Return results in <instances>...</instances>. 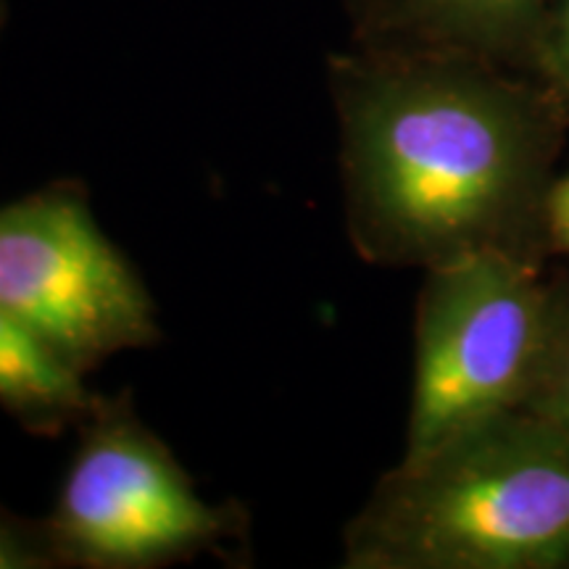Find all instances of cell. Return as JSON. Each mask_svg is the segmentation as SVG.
Here are the masks:
<instances>
[{
	"instance_id": "4",
	"label": "cell",
	"mask_w": 569,
	"mask_h": 569,
	"mask_svg": "<svg viewBox=\"0 0 569 569\" xmlns=\"http://www.w3.org/2000/svg\"><path fill=\"white\" fill-rule=\"evenodd\" d=\"M46 517L61 569H163L246 538L238 503L198 493L130 393H98Z\"/></svg>"
},
{
	"instance_id": "11",
	"label": "cell",
	"mask_w": 569,
	"mask_h": 569,
	"mask_svg": "<svg viewBox=\"0 0 569 569\" xmlns=\"http://www.w3.org/2000/svg\"><path fill=\"white\" fill-rule=\"evenodd\" d=\"M543 240H549L551 248L561 253H569V174L565 180L551 182L543 203Z\"/></svg>"
},
{
	"instance_id": "5",
	"label": "cell",
	"mask_w": 569,
	"mask_h": 569,
	"mask_svg": "<svg viewBox=\"0 0 569 569\" xmlns=\"http://www.w3.org/2000/svg\"><path fill=\"white\" fill-rule=\"evenodd\" d=\"M0 306L82 377L161 340L151 290L77 180L0 206Z\"/></svg>"
},
{
	"instance_id": "3",
	"label": "cell",
	"mask_w": 569,
	"mask_h": 569,
	"mask_svg": "<svg viewBox=\"0 0 569 569\" xmlns=\"http://www.w3.org/2000/svg\"><path fill=\"white\" fill-rule=\"evenodd\" d=\"M553 284L525 253L480 248L425 269L415 319V382L401 459L519 409L543 361Z\"/></svg>"
},
{
	"instance_id": "10",
	"label": "cell",
	"mask_w": 569,
	"mask_h": 569,
	"mask_svg": "<svg viewBox=\"0 0 569 569\" xmlns=\"http://www.w3.org/2000/svg\"><path fill=\"white\" fill-rule=\"evenodd\" d=\"M0 569H61L46 519L30 522L0 509Z\"/></svg>"
},
{
	"instance_id": "9",
	"label": "cell",
	"mask_w": 569,
	"mask_h": 569,
	"mask_svg": "<svg viewBox=\"0 0 569 569\" xmlns=\"http://www.w3.org/2000/svg\"><path fill=\"white\" fill-rule=\"evenodd\" d=\"M532 46L543 71L546 90L569 117V0H553L551 11L540 21Z\"/></svg>"
},
{
	"instance_id": "1",
	"label": "cell",
	"mask_w": 569,
	"mask_h": 569,
	"mask_svg": "<svg viewBox=\"0 0 569 569\" xmlns=\"http://www.w3.org/2000/svg\"><path fill=\"white\" fill-rule=\"evenodd\" d=\"M346 227L377 267L430 269L543 232L567 113L457 51L346 59L332 71Z\"/></svg>"
},
{
	"instance_id": "6",
	"label": "cell",
	"mask_w": 569,
	"mask_h": 569,
	"mask_svg": "<svg viewBox=\"0 0 569 569\" xmlns=\"http://www.w3.org/2000/svg\"><path fill=\"white\" fill-rule=\"evenodd\" d=\"M96 398L82 375L0 306V407L32 436H61L77 430Z\"/></svg>"
},
{
	"instance_id": "7",
	"label": "cell",
	"mask_w": 569,
	"mask_h": 569,
	"mask_svg": "<svg viewBox=\"0 0 569 569\" xmlns=\"http://www.w3.org/2000/svg\"><path fill=\"white\" fill-rule=\"evenodd\" d=\"M396 19L438 51L503 56L532 46L546 0H393Z\"/></svg>"
},
{
	"instance_id": "8",
	"label": "cell",
	"mask_w": 569,
	"mask_h": 569,
	"mask_svg": "<svg viewBox=\"0 0 569 569\" xmlns=\"http://www.w3.org/2000/svg\"><path fill=\"white\" fill-rule=\"evenodd\" d=\"M525 407L569 427V284H553L549 343Z\"/></svg>"
},
{
	"instance_id": "2",
	"label": "cell",
	"mask_w": 569,
	"mask_h": 569,
	"mask_svg": "<svg viewBox=\"0 0 569 569\" xmlns=\"http://www.w3.org/2000/svg\"><path fill=\"white\" fill-rule=\"evenodd\" d=\"M346 569H569V427L496 415L377 480Z\"/></svg>"
}]
</instances>
